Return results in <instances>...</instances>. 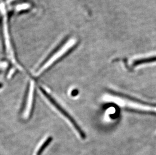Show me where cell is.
Wrapping results in <instances>:
<instances>
[{"mask_svg": "<svg viewBox=\"0 0 156 155\" xmlns=\"http://www.w3.org/2000/svg\"><path fill=\"white\" fill-rule=\"evenodd\" d=\"M105 99L107 101L114 102L122 107L148 112L156 113L155 106L140 103L126 98L113 95H107L105 97Z\"/></svg>", "mask_w": 156, "mask_h": 155, "instance_id": "cell-1", "label": "cell"}, {"mask_svg": "<svg viewBox=\"0 0 156 155\" xmlns=\"http://www.w3.org/2000/svg\"><path fill=\"white\" fill-rule=\"evenodd\" d=\"M39 89L44 96L46 97V98H47V99L54 106V107L56 109H57L58 111L60 112L68 120H69L70 123L73 126L74 129L76 130L80 137L83 139H85L86 138V133H84L83 129L80 128L76 122H75V120L54 99V98L52 97V96L46 91V90L44 89L42 87H39Z\"/></svg>", "mask_w": 156, "mask_h": 155, "instance_id": "cell-2", "label": "cell"}, {"mask_svg": "<svg viewBox=\"0 0 156 155\" xmlns=\"http://www.w3.org/2000/svg\"><path fill=\"white\" fill-rule=\"evenodd\" d=\"M34 82H30L28 87V90L25 97L22 109V115L24 118L27 119L31 115L33 112V104L34 100Z\"/></svg>", "mask_w": 156, "mask_h": 155, "instance_id": "cell-3", "label": "cell"}, {"mask_svg": "<svg viewBox=\"0 0 156 155\" xmlns=\"http://www.w3.org/2000/svg\"><path fill=\"white\" fill-rule=\"evenodd\" d=\"M52 138L51 137H49V138H47V139L46 140L44 141L42 145H41V146H40V148L38 149L37 150V155H41L42 154V153L44 152V150L46 149V148L48 146L50 143L52 141Z\"/></svg>", "mask_w": 156, "mask_h": 155, "instance_id": "cell-4", "label": "cell"}]
</instances>
